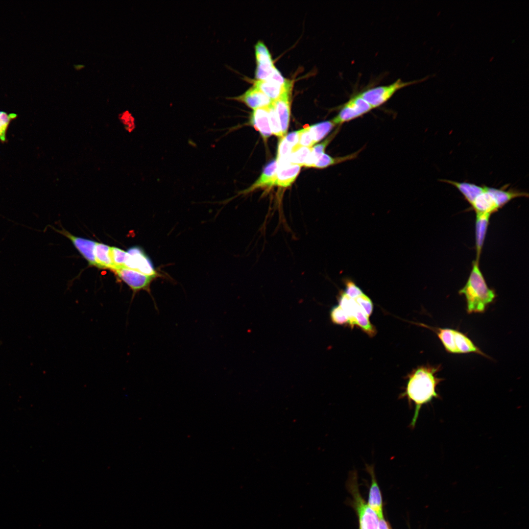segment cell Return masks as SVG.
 Wrapping results in <instances>:
<instances>
[{
	"label": "cell",
	"instance_id": "1",
	"mask_svg": "<svg viewBox=\"0 0 529 529\" xmlns=\"http://www.w3.org/2000/svg\"><path fill=\"white\" fill-rule=\"evenodd\" d=\"M441 369V365H421L413 369L408 375L405 391L399 398H406L410 407H412V403L415 405L414 413L410 424L412 429L415 426L422 406L431 403L434 398H440L436 387L443 380L437 376V372Z\"/></svg>",
	"mask_w": 529,
	"mask_h": 529
},
{
	"label": "cell",
	"instance_id": "2",
	"mask_svg": "<svg viewBox=\"0 0 529 529\" xmlns=\"http://www.w3.org/2000/svg\"><path fill=\"white\" fill-rule=\"evenodd\" d=\"M458 292L465 297L468 313H482L494 301L495 292L488 287L480 268L479 261L473 262L468 280Z\"/></svg>",
	"mask_w": 529,
	"mask_h": 529
},
{
	"label": "cell",
	"instance_id": "3",
	"mask_svg": "<svg viewBox=\"0 0 529 529\" xmlns=\"http://www.w3.org/2000/svg\"><path fill=\"white\" fill-rule=\"evenodd\" d=\"M358 486L357 472L355 470L352 471L349 474L347 487L353 498V503L358 516L360 529H379L378 517L363 500Z\"/></svg>",
	"mask_w": 529,
	"mask_h": 529
},
{
	"label": "cell",
	"instance_id": "4",
	"mask_svg": "<svg viewBox=\"0 0 529 529\" xmlns=\"http://www.w3.org/2000/svg\"><path fill=\"white\" fill-rule=\"evenodd\" d=\"M430 76L428 75L421 79L408 82L398 79L392 84L371 88L359 94L374 109L385 103L399 90L424 81Z\"/></svg>",
	"mask_w": 529,
	"mask_h": 529
},
{
	"label": "cell",
	"instance_id": "5",
	"mask_svg": "<svg viewBox=\"0 0 529 529\" xmlns=\"http://www.w3.org/2000/svg\"><path fill=\"white\" fill-rule=\"evenodd\" d=\"M124 267L156 279L164 276L155 268L151 260L142 248L137 246L132 247L126 252Z\"/></svg>",
	"mask_w": 529,
	"mask_h": 529
},
{
	"label": "cell",
	"instance_id": "6",
	"mask_svg": "<svg viewBox=\"0 0 529 529\" xmlns=\"http://www.w3.org/2000/svg\"><path fill=\"white\" fill-rule=\"evenodd\" d=\"M373 108L359 94L350 98L331 120L340 125L368 113Z\"/></svg>",
	"mask_w": 529,
	"mask_h": 529
},
{
	"label": "cell",
	"instance_id": "7",
	"mask_svg": "<svg viewBox=\"0 0 529 529\" xmlns=\"http://www.w3.org/2000/svg\"><path fill=\"white\" fill-rule=\"evenodd\" d=\"M113 270L132 290L134 295L141 290L146 291L153 299L156 310H158L150 289L151 284L156 279L155 278L125 267H121Z\"/></svg>",
	"mask_w": 529,
	"mask_h": 529
},
{
	"label": "cell",
	"instance_id": "8",
	"mask_svg": "<svg viewBox=\"0 0 529 529\" xmlns=\"http://www.w3.org/2000/svg\"><path fill=\"white\" fill-rule=\"evenodd\" d=\"M256 68L255 76L256 80L269 79L276 70L271 55L267 47L259 41L255 46Z\"/></svg>",
	"mask_w": 529,
	"mask_h": 529
},
{
	"label": "cell",
	"instance_id": "9",
	"mask_svg": "<svg viewBox=\"0 0 529 529\" xmlns=\"http://www.w3.org/2000/svg\"><path fill=\"white\" fill-rule=\"evenodd\" d=\"M476 214H489L497 212L500 208L494 193V188L484 185L482 192L471 204Z\"/></svg>",
	"mask_w": 529,
	"mask_h": 529
},
{
	"label": "cell",
	"instance_id": "10",
	"mask_svg": "<svg viewBox=\"0 0 529 529\" xmlns=\"http://www.w3.org/2000/svg\"><path fill=\"white\" fill-rule=\"evenodd\" d=\"M227 98L243 103L253 110L267 107L272 102L267 96L254 86L240 95Z\"/></svg>",
	"mask_w": 529,
	"mask_h": 529
},
{
	"label": "cell",
	"instance_id": "11",
	"mask_svg": "<svg viewBox=\"0 0 529 529\" xmlns=\"http://www.w3.org/2000/svg\"><path fill=\"white\" fill-rule=\"evenodd\" d=\"M253 86L267 96L272 102L287 93H291L293 82L281 84L272 79L256 80Z\"/></svg>",
	"mask_w": 529,
	"mask_h": 529
},
{
	"label": "cell",
	"instance_id": "12",
	"mask_svg": "<svg viewBox=\"0 0 529 529\" xmlns=\"http://www.w3.org/2000/svg\"><path fill=\"white\" fill-rule=\"evenodd\" d=\"M366 470L371 476L368 505L376 513L379 519L384 518L381 492L376 478L373 465H366Z\"/></svg>",
	"mask_w": 529,
	"mask_h": 529
},
{
	"label": "cell",
	"instance_id": "13",
	"mask_svg": "<svg viewBox=\"0 0 529 529\" xmlns=\"http://www.w3.org/2000/svg\"><path fill=\"white\" fill-rule=\"evenodd\" d=\"M62 233L71 240L74 246L90 264L97 266L94 255L96 242L74 236L65 230H63Z\"/></svg>",
	"mask_w": 529,
	"mask_h": 529
},
{
	"label": "cell",
	"instance_id": "14",
	"mask_svg": "<svg viewBox=\"0 0 529 529\" xmlns=\"http://www.w3.org/2000/svg\"><path fill=\"white\" fill-rule=\"evenodd\" d=\"M301 167L300 165L290 163L278 165L274 185L282 187L289 186L296 178Z\"/></svg>",
	"mask_w": 529,
	"mask_h": 529
},
{
	"label": "cell",
	"instance_id": "15",
	"mask_svg": "<svg viewBox=\"0 0 529 529\" xmlns=\"http://www.w3.org/2000/svg\"><path fill=\"white\" fill-rule=\"evenodd\" d=\"M290 95L291 93H286L272 102L279 119L284 136L286 134L289 126L290 116Z\"/></svg>",
	"mask_w": 529,
	"mask_h": 529
},
{
	"label": "cell",
	"instance_id": "16",
	"mask_svg": "<svg viewBox=\"0 0 529 529\" xmlns=\"http://www.w3.org/2000/svg\"><path fill=\"white\" fill-rule=\"evenodd\" d=\"M250 123L266 140L271 135L267 107L254 110L250 117Z\"/></svg>",
	"mask_w": 529,
	"mask_h": 529
},
{
	"label": "cell",
	"instance_id": "17",
	"mask_svg": "<svg viewBox=\"0 0 529 529\" xmlns=\"http://www.w3.org/2000/svg\"><path fill=\"white\" fill-rule=\"evenodd\" d=\"M278 164L276 160L270 162L264 169L259 178L248 189L240 192L247 193L257 189L274 186L276 178Z\"/></svg>",
	"mask_w": 529,
	"mask_h": 529
},
{
	"label": "cell",
	"instance_id": "18",
	"mask_svg": "<svg viewBox=\"0 0 529 529\" xmlns=\"http://www.w3.org/2000/svg\"><path fill=\"white\" fill-rule=\"evenodd\" d=\"M439 181L450 184L455 187L471 205L475 198L481 193L484 185H478L467 182H457L448 179H440Z\"/></svg>",
	"mask_w": 529,
	"mask_h": 529
},
{
	"label": "cell",
	"instance_id": "19",
	"mask_svg": "<svg viewBox=\"0 0 529 529\" xmlns=\"http://www.w3.org/2000/svg\"><path fill=\"white\" fill-rule=\"evenodd\" d=\"M490 216L489 214H476L475 243L477 261H479L482 250Z\"/></svg>",
	"mask_w": 529,
	"mask_h": 529
},
{
	"label": "cell",
	"instance_id": "20",
	"mask_svg": "<svg viewBox=\"0 0 529 529\" xmlns=\"http://www.w3.org/2000/svg\"><path fill=\"white\" fill-rule=\"evenodd\" d=\"M433 331L441 342L446 351L451 354H458L456 346V330L448 328H433L424 325Z\"/></svg>",
	"mask_w": 529,
	"mask_h": 529
},
{
	"label": "cell",
	"instance_id": "21",
	"mask_svg": "<svg viewBox=\"0 0 529 529\" xmlns=\"http://www.w3.org/2000/svg\"><path fill=\"white\" fill-rule=\"evenodd\" d=\"M94 255L97 267L108 268L113 270L115 268L111 254V247L103 243L96 242Z\"/></svg>",
	"mask_w": 529,
	"mask_h": 529
},
{
	"label": "cell",
	"instance_id": "22",
	"mask_svg": "<svg viewBox=\"0 0 529 529\" xmlns=\"http://www.w3.org/2000/svg\"><path fill=\"white\" fill-rule=\"evenodd\" d=\"M339 306L345 312L349 318L348 325L354 328L355 326V316L359 308V305L355 299L348 296L344 292L341 291L338 299Z\"/></svg>",
	"mask_w": 529,
	"mask_h": 529
},
{
	"label": "cell",
	"instance_id": "23",
	"mask_svg": "<svg viewBox=\"0 0 529 529\" xmlns=\"http://www.w3.org/2000/svg\"><path fill=\"white\" fill-rule=\"evenodd\" d=\"M332 120L320 122L309 126L311 136L315 144L326 136L335 126Z\"/></svg>",
	"mask_w": 529,
	"mask_h": 529
},
{
	"label": "cell",
	"instance_id": "24",
	"mask_svg": "<svg viewBox=\"0 0 529 529\" xmlns=\"http://www.w3.org/2000/svg\"><path fill=\"white\" fill-rule=\"evenodd\" d=\"M337 133V131L336 130L323 142L312 147L311 152L303 166L306 167H313L319 156L325 153L326 147Z\"/></svg>",
	"mask_w": 529,
	"mask_h": 529
},
{
	"label": "cell",
	"instance_id": "25",
	"mask_svg": "<svg viewBox=\"0 0 529 529\" xmlns=\"http://www.w3.org/2000/svg\"><path fill=\"white\" fill-rule=\"evenodd\" d=\"M355 326H358L370 337H374L377 333L375 327L371 323L369 317L362 309L359 308L355 316Z\"/></svg>",
	"mask_w": 529,
	"mask_h": 529
},
{
	"label": "cell",
	"instance_id": "26",
	"mask_svg": "<svg viewBox=\"0 0 529 529\" xmlns=\"http://www.w3.org/2000/svg\"><path fill=\"white\" fill-rule=\"evenodd\" d=\"M311 150L312 147L296 146L292 149L291 153L288 159V162L290 164L302 166Z\"/></svg>",
	"mask_w": 529,
	"mask_h": 529
},
{
	"label": "cell",
	"instance_id": "27",
	"mask_svg": "<svg viewBox=\"0 0 529 529\" xmlns=\"http://www.w3.org/2000/svg\"><path fill=\"white\" fill-rule=\"evenodd\" d=\"M292 147L286 141L284 136L279 140L276 161L278 165L289 163L288 159L291 153Z\"/></svg>",
	"mask_w": 529,
	"mask_h": 529
},
{
	"label": "cell",
	"instance_id": "28",
	"mask_svg": "<svg viewBox=\"0 0 529 529\" xmlns=\"http://www.w3.org/2000/svg\"><path fill=\"white\" fill-rule=\"evenodd\" d=\"M269 121L272 134L279 137L284 136L279 119L272 102L267 106Z\"/></svg>",
	"mask_w": 529,
	"mask_h": 529
},
{
	"label": "cell",
	"instance_id": "29",
	"mask_svg": "<svg viewBox=\"0 0 529 529\" xmlns=\"http://www.w3.org/2000/svg\"><path fill=\"white\" fill-rule=\"evenodd\" d=\"M16 117L17 115L15 114H7L5 112L0 111V141L1 142L6 141V133L8 125L11 121Z\"/></svg>",
	"mask_w": 529,
	"mask_h": 529
},
{
	"label": "cell",
	"instance_id": "30",
	"mask_svg": "<svg viewBox=\"0 0 529 529\" xmlns=\"http://www.w3.org/2000/svg\"><path fill=\"white\" fill-rule=\"evenodd\" d=\"M330 315L331 321L335 324L343 325L349 323V318L347 315L339 305H337L332 308Z\"/></svg>",
	"mask_w": 529,
	"mask_h": 529
},
{
	"label": "cell",
	"instance_id": "31",
	"mask_svg": "<svg viewBox=\"0 0 529 529\" xmlns=\"http://www.w3.org/2000/svg\"><path fill=\"white\" fill-rule=\"evenodd\" d=\"M111 257L115 268L113 270L124 267L126 252L115 247H111Z\"/></svg>",
	"mask_w": 529,
	"mask_h": 529
},
{
	"label": "cell",
	"instance_id": "32",
	"mask_svg": "<svg viewBox=\"0 0 529 529\" xmlns=\"http://www.w3.org/2000/svg\"><path fill=\"white\" fill-rule=\"evenodd\" d=\"M299 139L297 146L312 147L315 144L309 131V126L298 130Z\"/></svg>",
	"mask_w": 529,
	"mask_h": 529
},
{
	"label": "cell",
	"instance_id": "33",
	"mask_svg": "<svg viewBox=\"0 0 529 529\" xmlns=\"http://www.w3.org/2000/svg\"><path fill=\"white\" fill-rule=\"evenodd\" d=\"M356 302L369 317L372 314L373 305L371 300L364 293L355 299Z\"/></svg>",
	"mask_w": 529,
	"mask_h": 529
},
{
	"label": "cell",
	"instance_id": "34",
	"mask_svg": "<svg viewBox=\"0 0 529 529\" xmlns=\"http://www.w3.org/2000/svg\"><path fill=\"white\" fill-rule=\"evenodd\" d=\"M345 282L346 287L344 292L349 297L356 299L363 294L361 289L353 282L347 280Z\"/></svg>",
	"mask_w": 529,
	"mask_h": 529
},
{
	"label": "cell",
	"instance_id": "35",
	"mask_svg": "<svg viewBox=\"0 0 529 529\" xmlns=\"http://www.w3.org/2000/svg\"><path fill=\"white\" fill-rule=\"evenodd\" d=\"M285 137L286 141L292 147V148L297 145L299 139L298 131L292 132Z\"/></svg>",
	"mask_w": 529,
	"mask_h": 529
},
{
	"label": "cell",
	"instance_id": "36",
	"mask_svg": "<svg viewBox=\"0 0 529 529\" xmlns=\"http://www.w3.org/2000/svg\"><path fill=\"white\" fill-rule=\"evenodd\" d=\"M379 529H390L385 518L379 519Z\"/></svg>",
	"mask_w": 529,
	"mask_h": 529
}]
</instances>
